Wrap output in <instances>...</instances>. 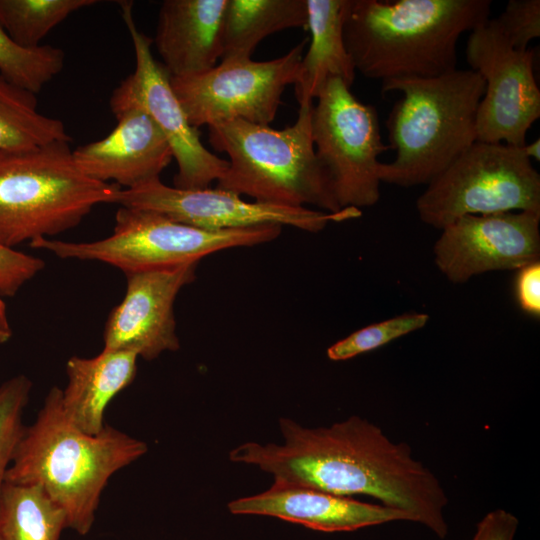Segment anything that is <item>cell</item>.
Wrapping results in <instances>:
<instances>
[{"label": "cell", "mask_w": 540, "mask_h": 540, "mask_svg": "<svg viewBox=\"0 0 540 540\" xmlns=\"http://www.w3.org/2000/svg\"><path fill=\"white\" fill-rule=\"evenodd\" d=\"M308 39L267 61L222 60L200 74L171 77V87L189 123L199 128L239 119L269 125L285 88L295 84Z\"/></svg>", "instance_id": "obj_10"}, {"label": "cell", "mask_w": 540, "mask_h": 540, "mask_svg": "<svg viewBox=\"0 0 540 540\" xmlns=\"http://www.w3.org/2000/svg\"><path fill=\"white\" fill-rule=\"evenodd\" d=\"M313 104L299 106L295 123L281 130L239 119L209 125V143L229 157L216 187L274 206L341 211L314 149Z\"/></svg>", "instance_id": "obj_5"}, {"label": "cell", "mask_w": 540, "mask_h": 540, "mask_svg": "<svg viewBox=\"0 0 540 540\" xmlns=\"http://www.w3.org/2000/svg\"><path fill=\"white\" fill-rule=\"evenodd\" d=\"M540 213L465 215L441 229L438 269L453 283L490 271L520 269L540 258Z\"/></svg>", "instance_id": "obj_14"}, {"label": "cell", "mask_w": 540, "mask_h": 540, "mask_svg": "<svg viewBox=\"0 0 540 540\" xmlns=\"http://www.w3.org/2000/svg\"><path fill=\"white\" fill-rule=\"evenodd\" d=\"M290 28H307L306 0H228L221 59H249L260 41Z\"/></svg>", "instance_id": "obj_21"}, {"label": "cell", "mask_w": 540, "mask_h": 540, "mask_svg": "<svg viewBox=\"0 0 540 540\" xmlns=\"http://www.w3.org/2000/svg\"><path fill=\"white\" fill-rule=\"evenodd\" d=\"M281 231L276 224L205 230L155 211L120 207L113 232L106 238L92 242L40 238L29 245L62 259L103 262L130 274L199 263L222 250L268 243Z\"/></svg>", "instance_id": "obj_7"}, {"label": "cell", "mask_w": 540, "mask_h": 540, "mask_svg": "<svg viewBox=\"0 0 540 540\" xmlns=\"http://www.w3.org/2000/svg\"><path fill=\"white\" fill-rule=\"evenodd\" d=\"M197 266L125 274L126 293L108 316L103 349L132 352L145 360L177 351L174 303L180 290L195 281Z\"/></svg>", "instance_id": "obj_15"}, {"label": "cell", "mask_w": 540, "mask_h": 540, "mask_svg": "<svg viewBox=\"0 0 540 540\" xmlns=\"http://www.w3.org/2000/svg\"><path fill=\"white\" fill-rule=\"evenodd\" d=\"M516 297L526 313L540 316V262L530 263L519 269L516 278Z\"/></svg>", "instance_id": "obj_30"}, {"label": "cell", "mask_w": 540, "mask_h": 540, "mask_svg": "<svg viewBox=\"0 0 540 540\" xmlns=\"http://www.w3.org/2000/svg\"><path fill=\"white\" fill-rule=\"evenodd\" d=\"M115 117L118 123L106 137L72 150L78 169L92 179L114 181L124 189L159 179L173 159L164 134L140 108L126 109Z\"/></svg>", "instance_id": "obj_16"}, {"label": "cell", "mask_w": 540, "mask_h": 540, "mask_svg": "<svg viewBox=\"0 0 540 540\" xmlns=\"http://www.w3.org/2000/svg\"><path fill=\"white\" fill-rule=\"evenodd\" d=\"M0 540H3L2 536L0 535Z\"/></svg>", "instance_id": "obj_35"}, {"label": "cell", "mask_w": 540, "mask_h": 540, "mask_svg": "<svg viewBox=\"0 0 540 540\" xmlns=\"http://www.w3.org/2000/svg\"><path fill=\"white\" fill-rule=\"evenodd\" d=\"M522 147L475 141L418 197L421 221L441 230L465 215L540 213V175Z\"/></svg>", "instance_id": "obj_8"}, {"label": "cell", "mask_w": 540, "mask_h": 540, "mask_svg": "<svg viewBox=\"0 0 540 540\" xmlns=\"http://www.w3.org/2000/svg\"><path fill=\"white\" fill-rule=\"evenodd\" d=\"M525 155L532 161V159L539 161L540 159V140L539 138L531 143H526L523 147Z\"/></svg>", "instance_id": "obj_33"}, {"label": "cell", "mask_w": 540, "mask_h": 540, "mask_svg": "<svg viewBox=\"0 0 540 540\" xmlns=\"http://www.w3.org/2000/svg\"><path fill=\"white\" fill-rule=\"evenodd\" d=\"M7 341L8 339L3 334L0 333V344L6 343Z\"/></svg>", "instance_id": "obj_34"}, {"label": "cell", "mask_w": 540, "mask_h": 540, "mask_svg": "<svg viewBox=\"0 0 540 540\" xmlns=\"http://www.w3.org/2000/svg\"><path fill=\"white\" fill-rule=\"evenodd\" d=\"M533 49L512 47L492 19L471 32L466 59L484 80L477 111V141L522 147L540 117V90L533 71Z\"/></svg>", "instance_id": "obj_12"}, {"label": "cell", "mask_w": 540, "mask_h": 540, "mask_svg": "<svg viewBox=\"0 0 540 540\" xmlns=\"http://www.w3.org/2000/svg\"><path fill=\"white\" fill-rule=\"evenodd\" d=\"M44 267L43 259L0 245V294L14 296Z\"/></svg>", "instance_id": "obj_29"}, {"label": "cell", "mask_w": 540, "mask_h": 540, "mask_svg": "<svg viewBox=\"0 0 540 540\" xmlns=\"http://www.w3.org/2000/svg\"><path fill=\"white\" fill-rule=\"evenodd\" d=\"M122 19L129 32L135 53V69L113 91L110 108L114 116L126 109L144 110L166 137L177 163L174 187L207 188L218 181L228 168V160L209 151L201 142L175 95L170 74L155 60L152 39L140 31L133 17V3H120Z\"/></svg>", "instance_id": "obj_11"}, {"label": "cell", "mask_w": 540, "mask_h": 540, "mask_svg": "<svg viewBox=\"0 0 540 540\" xmlns=\"http://www.w3.org/2000/svg\"><path fill=\"white\" fill-rule=\"evenodd\" d=\"M311 131L317 157L327 170L339 206L360 209L380 198L379 155L389 149L377 110L358 100L341 79H330L316 98Z\"/></svg>", "instance_id": "obj_9"}, {"label": "cell", "mask_w": 540, "mask_h": 540, "mask_svg": "<svg viewBox=\"0 0 540 540\" xmlns=\"http://www.w3.org/2000/svg\"><path fill=\"white\" fill-rule=\"evenodd\" d=\"M82 173L70 142L25 151H0V245L50 238L77 226L120 189Z\"/></svg>", "instance_id": "obj_6"}, {"label": "cell", "mask_w": 540, "mask_h": 540, "mask_svg": "<svg viewBox=\"0 0 540 540\" xmlns=\"http://www.w3.org/2000/svg\"><path fill=\"white\" fill-rule=\"evenodd\" d=\"M492 21L512 47L527 50L529 43L540 36V1L510 0Z\"/></svg>", "instance_id": "obj_28"}, {"label": "cell", "mask_w": 540, "mask_h": 540, "mask_svg": "<svg viewBox=\"0 0 540 540\" xmlns=\"http://www.w3.org/2000/svg\"><path fill=\"white\" fill-rule=\"evenodd\" d=\"M97 0H0V25L19 45H42L46 35L72 13Z\"/></svg>", "instance_id": "obj_24"}, {"label": "cell", "mask_w": 540, "mask_h": 540, "mask_svg": "<svg viewBox=\"0 0 540 540\" xmlns=\"http://www.w3.org/2000/svg\"><path fill=\"white\" fill-rule=\"evenodd\" d=\"M32 382L16 375L0 385V499L7 470L24 433V409L29 401Z\"/></svg>", "instance_id": "obj_26"}, {"label": "cell", "mask_w": 540, "mask_h": 540, "mask_svg": "<svg viewBox=\"0 0 540 540\" xmlns=\"http://www.w3.org/2000/svg\"><path fill=\"white\" fill-rule=\"evenodd\" d=\"M228 0H165L154 40L171 77L200 74L222 57V36Z\"/></svg>", "instance_id": "obj_18"}, {"label": "cell", "mask_w": 540, "mask_h": 540, "mask_svg": "<svg viewBox=\"0 0 540 540\" xmlns=\"http://www.w3.org/2000/svg\"><path fill=\"white\" fill-rule=\"evenodd\" d=\"M399 91L386 121L389 163L380 162V182L402 187L429 184L477 141L476 120L484 95L483 78L471 69H454L432 78L382 83Z\"/></svg>", "instance_id": "obj_4"}, {"label": "cell", "mask_w": 540, "mask_h": 540, "mask_svg": "<svg viewBox=\"0 0 540 540\" xmlns=\"http://www.w3.org/2000/svg\"><path fill=\"white\" fill-rule=\"evenodd\" d=\"M112 204L155 211L177 222L205 230L276 224L319 232L330 222L361 216V210L353 207L330 213L309 207L247 202L241 196L218 187L181 189L164 184L160 178L133 189L120 188Z\"/></svg>", "instance_id": "obj_13"}, {"label": "cell", "mask_w": 540, "mask_h": 540, "mask_svg": "<svg viewBox=\"0 0 540 540\" xmlns=\"http://www.w3.org/2000/svg\"><path fill=\"white\" fill-rule=\"evenodd\" d=\"M344 1L306 0L310 42L294 84L299 106L313 104L330 79L353 85L356 70L343 38Z\"/></svg>", "instance_id": "obj_20"}, {"label": "cell", "mask_w": 540, "mask_h": 540, "mask_svg": "<svg viewBox=\"0 0 540 540\" xmlns=\"http://www.w3.org/2000/svg\"><path fill=\"white\" fill-rule=\"evenodd\" d=\"M490 0H345L343 38L355 70L383 82L456 69L461 35L485 23Z\"/></svg>", "instance_id": "obj_2"}, {"label": "cell", "mask_w": 540, "mask_h": 540, "mask_svg": "<svg viewBox=\"0 0 540 540\" xmlns=\"http://www.w3.org/2000/svg\"><path fill=\"white\" fill-rule=\"evenodd\" d=\"M428 320L425 313H409L368 325L331 345L327 356L333 361L354 358L423 328Z\"/></svg>", "instance_id": "obj_27"}, {"label": "cell", "mask_w": 540, "mask_h": 540, "mask_svg": "<svg viewBox=\"0 0 540 540\" xmlns=\"http://www.w3.org/2000/svg\"><path fill=\"white\" fill-rule=\"evenodd\" d=\"M230 513L261 515L323 532L354 531L392 521H411L407 512L304 486L274 481L266 491L228 503Z\"/></svg>", "instance_id": "obj_17"}, {"label": "cell", "mask_w": 540, "mask_h": 540, "mask_svg": "<svg viewBox=\"0 0 540 540\" xmlns=\"http://www.w3.org/2000/svg\"><path fill=\"white\" fill-rule=\"evenodd\" d=\"M137 359L132 352L104 349L94 357L68 359L61 400L65 414L78 429L91 435L102 431L109 403L136 376Z\"/></svg>", "instance_id": "obj_19"}, {"label": "cell", "mask_w": 540, "mask_h": 540, "mask_svg": "<svg viewBox=\"0 0 540 540\" xmlns=\"http://www.w3.org/2000/svg\"><path fill=\"white\" fill-rule=\"evenodd\" d=\"M61 394L52 387L34 422L25 427L6 482L41 486L65 512L67 528L85 536L111 476L148 447L108 425L96 435L84 433L65 414Z\"/></svg>", "instance_id": "obj_3"}, {"label": "cell", "mask_w": 540, "mask_h": 540, "mask_svg": "<svg viewBox=\"0 0 540 540\" xmlns=\"http://www.w3.org/2000/svg\"><path fill=\"white\" fill-rule=\"evenodd\" d=\"M518 518L504 509L488 512L478 523L472 540H514Z\"/></svg>", "instance_id": "obj_31"}, {"label": "cell", "mask_w": 540, "mask_h": 540, "mask_svg": "<svg viewBox=\"0 0 540 540\" xmlns=\"http://www.w3.org/2000/svg\"><path fill=\"white\" fill-rule=\"evenodd\" d=\"M67 519L39 485L6 482L0 499L3 540H59Z\"/></svg>", "instance_id": "obj_23"}, {"label": "cell", "mask_w": 540, "mask_h": 540, "mask_svg": "<svg viewBox=\"0 0 540 540\" xmlns=\"http://www.w3.org/2000/svg\"><path fill=\"white\" fill-rule=\"evenodd\" d=\"M0 333L3 334L8 340L12 336V329L8 321L6 305L1 298V294H0Z\"/></svg>", "instance_id": "obj_32"}, {"label": "cell", "mask_w": 540, "mask_h": 540, "mask_svg": "<svg viewBox=\"0 0 540 540\" xmlns=\"http://www.w3.org/2000/svg\"><path fill=\"white\" fill-rule=\"evenodd\" d=\"M71 142L64 123L39 112L36 94L0 75V151H25Z\"/></svg>", "instance_id": "obj_22"}, {"label": "cell", "mask_w": 540, "mask_h": 540, "mask_svg": "<svg viewBox=\"0 0 540 540\" xmlns=\"http://www.w3.org/2000/svg\"><path fill=\"white\" fill-rule=\"evenodd\" d=\"M65 54L52 45L26 48L17 44L0 25V75L34 94L64 67Z\"/></svg>", "instance_id": "obj_25"}, {"label": "cell", "mask_w": 540, "mask_h": 540, "mask_svg": "<svg viewBox=\"0 0 540 540\" xmlns=\"http://www.w3.org/2000/svg\"><path fill=\"white\" fill-rule=\"evenodd\" d=\"M281 444L246 442L229 453L274 481L340 496L366 495L409 513L443 539L448 498L438 477L406 443L393 442L376 424L353 415L329 427L306 428L281 418Z\"/></svg>", "instance_id": "obj_1"}]
</instances>
